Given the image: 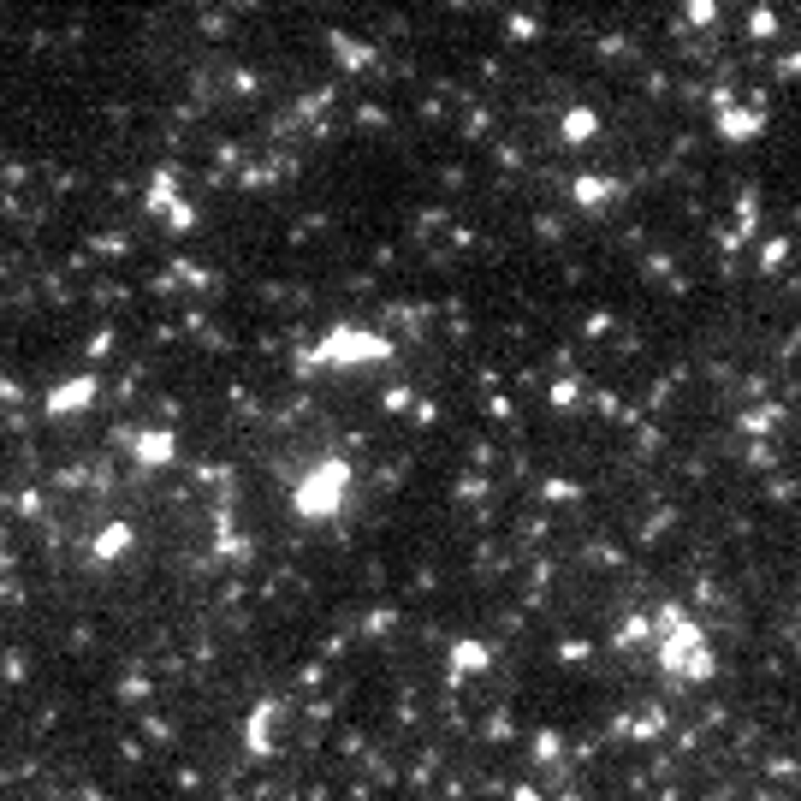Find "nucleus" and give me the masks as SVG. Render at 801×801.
<instances>
[{
  "label": "nucleus",
  "mask_w": 801,
  "mask_h": 801,
  "mask_svg": "<svg viewBox=\"0 0 801 801\" xmlns=\"http://www.w3.org/2000/svg\"><path fill=\"white\" fill-rule=\"evenodd\" d=\"M659 630H665V642H659V653H665V671H677V677H713L706 635H701V624H695L683 605H665V612H659Z\"/></svg>",
  "instance_id": "obj_1"
},
{
  "label": "nucleus",
  "mask_w": 801,
  "mask_h": 801,
  "mask_svg": "<svg viewBox=\"0 0 801 801\" xmlns=\"http://www.w3.org/2000/svg\"><path fill=\"white\" fill-rule=\"evenodd\" d=\"M718 131H724V137H754V131H760V114H754V107H730V114L718 119Z\"/></svg>",
  "instance_id": "obj_2"
},
{
  "label": "nucleus",
  "mask_w": 801,
  "mask_h": 801,
  "mask_svg": "<svg viewBox=\"0 0 801 801\" xmlns=\"http://www.w3.org/2000/svg\"><path fill=\"white\" fill-rule=\"evenodd\" d=\"M784 250H789L784 238H772V243H766V250H760V256H766V268H778V261H784Z\"/></svg>",
  "instance_id": "obj_3"
},
{
  "label": "nucleus",
  "mask_w": 801,
  "mask_h": 801,
  "mask_svg": "<svg viewBox=\"0 0 801 801\" xmlns=\"http://www.w3.org/2000/svg\"><path fill=\"white\" fill-rule=\"evenodd\" d=\"M748 30H754V36H772L778 18H772V13H754V24H748Z\"/></svg>",
  "instance_id": "obj_4"
}]
</instances>
